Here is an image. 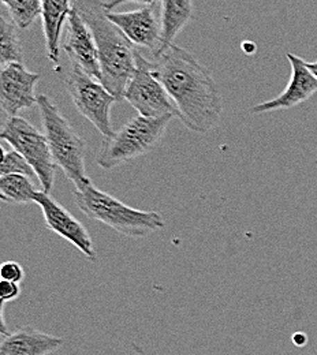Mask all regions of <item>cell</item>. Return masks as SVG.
I'll use <instances>...</instances> for the list:
<instances>
[{
  "label": "cell",
  "instance_id": "cell-5",
  "mask_svg": "<svg viewBox=\"0 0 317 355\" xmlns=\"http://www.w3.org/2000/svg\"><path fill=\"white\" fill-rule=\"evenodd\" d=\"M174 115L148 118L138 115L121 130L103 139L97 153V164L104 170H114L153 150L167 130Z\"/></svg>",
  "mask_w": 317,
  "mask_h": 355
},
{
  "label": "cell",
  "instance_id": "cell-16",
  "mask_svg": "<svg viewBox=\"0 0 317 355\" xmlns=\"http://www.w3.org/2000/svg\"><path fill=\"white\" fill-rule=\"evenodd\" d=\"M193 17V1L191 0H162V49L159 55L169 45L174 44V39L180 35L182 29L190 22ZM155 55V56H156Z\"/></svg>",
  "mask_w": 317,
  "mask_h": 355
},
{
  "label": "cell",
  "instance_id": "cell-20",
  "mask_svg": "<svg viewBox=\"0 0 317 355\" xmlns=\"http://www.w3.org/2000/svg\"><path fill=\"white\" fill-rule=\"evenodd\" d=\"M11 174H19L31 179L37 178L31 164L14 149L10 152H6V156L0 163V177L11 175Z\"/></svg>",
  "mask_w": 317,
  "mask_h": 355
},
{
  "label": "cell",
  "instance_id": "cell-11",
  "mask_svg": "<svg viewBox=\"0 0 317 355\" xmlns=\"http://www.w3.org/2000/svg\"><path fill=\"white\" fill-rule=\"evenodd\" d=\"M107 18L135 46L151 49L153 56L162 49V19L157 15V6H144L126 12L107 11Z\"/></svg>",
  "mask_w": 317,
  "mask_h": 355
},
{
  "label": "cell",
  "instance_id": "cell-9",
  "mask_svg": "<svg viewBox=\"0 0 317 355\" xmlns=\"http://www.w3.org/2000/svg\"><path fill=\"white\" fill-rule=\"evenodd\" d=\"M35 204L42 209L46 227L77 248L91 263L97 261V253L91 235L84 224L77 220L66 208L43 190H37L33 196Z\"/></svg>",
  "mask_w": 317,
  "mask_h": 355
},
{
  "label": "cell",
  "instance_id": "cell-12",
  "mask_svg": "<svg viewBox=\"0 0 317 355\" xmlns=\"http://www.w3.org/2000/svg\"><path fill=\"white\" fill-rule=\"evenodd\" d=\"M286 56L291 64V78L287 87L277 97L256 104L252 108L253 114L289 110L309 100L315 93H317L316 76L308 67L307 62L294 53H287Z\"/></svg>",
  "mask_w": 317,
  "mask_h": 355
},
{
  "label": "cell",
  "instance_id": "cell-19",
  "mask_svg": "<svg viewBox=\"0 0 317 355\" xmlns=\"http://www.w3.org/2000/svg\"><path fill=\"white\" fill-rule=\"evenodd\" d=\"M3 4L18 29H29L42 15V0H4Z\"/></svg>",
  "mask_w": 317,
  "mask_h": 355
},
{
  "label": "cell",
  "instance_id": "cell-26",
  "mask_svg": "<svg viewBox=\"0 0 317 355\" xmlns=\"http://www.w3.org/2000/svg\"><path fill=\"white\" fill-rule=\"evenodd\" d=\"M4 156H6V152H4V149H3V146L0 145V163L3 162V159H4Z\"/></svg>",
  "mask_w": 317,
  "mask_h": 355
},
{
  "label": "cell",
  "instance_id": "cell-25",
  "mask_svg": "<svg viewBox=\"0 0 317 355\" xmlns=\"http://www.w3.org/2000/svg\"><path fill=\"white\" fill-rule=\"evenodd\" d=\"M307 64H308V67L311 69V70H317V60H315V62H307Z\"/></svg>",
  "mask_w": 317,
  "mask_h": 355
},
{
  "label": "cell",
  "instance_id": "cell-27",
  "mask_svg": "<svg viewBox=\"0 0 317 355\" xmlns=\"http://www.w3.org/2000/svg\"><path fill=\"white\" fill-rule=\"evenodd\" d=\"M0 201H1V202H8V201H7V198H6L1 193H0Z\"/></svg>",
  "mask_w": 317,
  "mask_h": 355
},
{
  "label": "cell",
  "instance_id": "cell-22",
  "mask_svg": "<svg viewBox=\"0 0 317 355\" xmlns=\"http://www.w3.org/2000/svg\"><path fill=\"white\" fill-rule=\"evenodd\" d=\"M21 291V284L0 279V301H3L4 304L18 300Z\"/></svg>",
  "mask_w": 317,
  "mask_h": 355
},
{
  "label": "cell",
  "instance_id": "cell-3",
  "mask_svg": "<svg viewBox=\"0 0 317 355\" xmlns=\"http://www.w3.org/2000/svg\"><path fill=\"white\" fill-rule=\"evenodd\" d=\"M74 200L85 216L129 238H145L152 232L163 230L166 225L159 212H145L132 208L98 190L92 180L84 187L74 190Z\"/></svg>",
  "mask_w": 317,
  "mask_h": 355
},
{
  "label": "cell",
  "instance_id": "cell-14",
  "mask_svg": "<svg viewBox=\"0 0 317 355\" xmlns=\"http://www.w3.org/2000/svg\"><path fill=\"white\" fill-rule=\"evenodd\" d=\"M63 343L62 338L24 327L0 342V355H49L58 352Z\"/></svg>",
  "mask_w": 317,
  "mask_h": 355
},
{
  "label": "cell",
  "instance_id": "cell-24",
  "mask_svg": "<svg viewBox=\"0 0 317 355\" xmlns=\"http://www.w3.org/2000/svg\"><path fill=\"white\" fill-rule=\"evenodd\" d=\"M3 311H4V302L0 301V336L6 338V336L10 335V331H8V327H7V324H6Z\"/></svg>",
  "mask_w": 317,
  "mask_h": 355
},
{
  "label": "cell",
  "instance_id": "cell-7",
  "mask_svg": "<svg viewBox=\"0 0 317 355\" xmlns=\"http://www.w3.org/2000/svg\"><path fill=\"white\" fill-rule=\"evenodd\" d=\"M65 85L78 112L87 118L104 138L115 133L111 122V108L118 101L105 87L77 66H71L65 77Z\"/></svg>",
  "mask_w": 317,
  "mask_h": 355
},
{
  "label": "cell",
  "instance_id": "cell-10",
  "mask_svg": "<svg viewBox=\"0 0 317 355\" xmlns=\"http://www.w3.org/2000/svg\"><path fill=\"white\" fill-rule=\"evenodd\" d=\"M40 74L28 70L22 63L0 69V108L11 116L37 105L36 87Z\"/></svg>",
  "mask_w": 317,
  "mask_h": 355
},
{
  "label": "cell",
  "instance_id": "cell-29",
  "mask_svg": "<svg viewBox=\"0 0 317 355\" xmlns=\"http://www.w3.org/2000/svg\"><path fill=\"white\" fill-rule=\"evenodd\" d=\"M3 1H4V0H0V4H3Z\"/></svg>",
  "mask_w": 317,
  "mask_h": 355
},
{
  "label": "cell",
  "instance_id": "cell-28",
  "mask_svg": "<svg viewBox=\"0 0 317 355\" xmlns=\"http://www.w3.org/2000/svg\"><path fill=\"white\" fill-rule=\"evenodd\" d=\"M312 73H314V74H315V76H316V78H317V70H312Z\"/></svg>",
  "mask_w": 317,
  "mask_h": 355
},
{
  "label": "cell",
  "instance_id": "cell-4",
  "mask_svg": "<svg viewBox=\"0 0 317 355\" xmlns=\"http://www.w3.org/2000/svg\"><path fill=\"white\" fill-rule=\"evenodd\" d=\"M37 107L55 164L76 189L84 187L91 182V178L85 174V141L73 129L48 96L40 94L37 97Z\"/></svg>",
  "mask_w": 317,
  "mask_h": 355
},
{
  "label": "cell",
  "instance_id": "cell-15",
  "mask_svg": "<svg viewBox=\"0 0 317 355\" xmlns=\"http://www.w3.org/2000/svg\"><path fill=\"white\" fill-rule=\"evenodd\" d=\"M73 10L71 0H42V21L43 33L46 39V56L53 64L55 70H60L59 55H60V36L65 21Z\"/></svg>",
  "mask_w": 317,
  "mask_h": 355
},
{
  "label": "cell",
  "instance_id": "cell-13",
  "mask_svg": "<svg viewBox=\"0 0 317 355\" xmlns=\"http://www.w3.org/2000/svg\"><path fill=\"white\" fill-rule=\"evenodd\" d=\"M62 46L66 51L71 66L80 67L92 78L101 81L98 55L93 35L74 6L67 19L66 40Z\"/></svg>",
  "mask_w": 317,
  "mask_h": 355
},
{
  "label": "cell",
  "instance_id": "cell-21",
  "mask_svg": "<svg viewBox=\"0 0 317 355\" xmlns=\"http://www.w3.org/2000/svg\"><path fill=\"white\" fill-rule=\"evenodd\" d=\"M25 277V270L17 261H4L0 264V279L21 284Z\"/></svg>",
  "mask_w": 317,
  "mask_h": 355
},
{
  "label": "cell",
  "instance_id": "cell-23",
  "mask_svg": "<svg viewBox=\"0 0 317 355\" xmlns=\"http://www.w3.org/2000/svg\"><path fill=\"white\" fill-rule=\"evenodd\" d=\"M138 3L142 6H157V3H160L162 0H110V1H104V8L105 11H112L115 7L125 4V3Z\"/></svg>",
  "mask_w": 317,
  "mask_h": 355
},
{
  "label": "cell",
  "instance_id": "cell-17",
  "mask_svg": "<svg viewBox=\"0 0 317 355\" xmlns=\"http://www.w3.org/2000/svg\"><path fill=\"white\" fill-rule=\"evenodd\" d=\"M32 180L33 179L19 174L0 177V193L7 198L10 204H35L33 196L37 189Z\"/></svg>",
  "mask_w": 317,
  "mask_h": 355
},
{
  "label": "cell",
  "instance_id": "cell-8",
  "mask_svg": "<svg viewBox=\"0 0 317 355\" xmlns=\"http://www.w3.org/2000/svg\"><path fill=\"white\" fill-rule=\"evenodd\" d=\"M123 98L141 116H175L174 104L155 71V63L144 58L139 51L136 52V70L125 89Z\"/></svg>",
  "mask_w": 317,
  "mask_h": 355
},
{
  "label": "cell",
  "instance_id": "cell-2",
  "mask_svg": "<svg viewBox=\"0 0 317 355\" xmlns=\"http://www.w3.org/2000/svg\"><path fill=\"white\" fill-rule=\"evenodd\" d=\"M78 10L91 29L101 71V84L118 100L123 98L125 89L136 70V46L107 18L104 1L76 0Z\"/></svg>",
  "mask_w": 317,
  "mask_h": 355
},
{
  "label": "cell",
  "instance_id": "cell-18",
  "mask_svg": "<svg viewBox=\"0 0 317 355\" xmlns=\"http://www.w3.org/2000/svg\"><path fill=\"white\" fill-rule=\"evenodd\" d=\"M24 53L12 21L0 14V69L11 63H22Z\"/></svg>",
  "mask_w": 317,
  "mask_h": 355
},
{
  "label": "cell",
  "instance_id": "cell-6",
  "mask_svg": "<svg viewBox=\"0 0 317 355\" xmlns=\"http://www.w3.org/2000/svg\"><path fill=\"white\" fill-rule=\"evenodd\" d=\"M0 139L6 141L31 164L43 191L49 194L53 187L58 166L53 162L46 135L25 118L11 116L0 128Z\"/></svg>",
  "mask_w": 317,
  "mask_h": 355
},
{
  "label": "cell",
  "instance_id": "cell-1",
  "mask_svg": "<svg viewBox=\"0 0 317 355\" xmlns=\"http://www.w3.org/2000/svg\"><path fill=\"white\" fill-rule=\"evenodd\" d=\"M155 71L169 93L175 116L191 132L208 133L221 122L223 100L205 66L187 49L169 45L155 56Z\"/></svg>",
  "mask_w": 317,
  "mask_h": 355
}]
</instances>
